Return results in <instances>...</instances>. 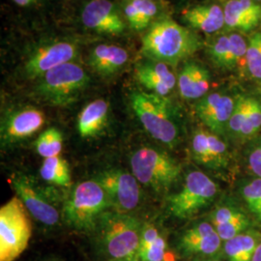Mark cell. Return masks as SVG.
I'll list each match as a JSON object with an SVG mask.
<instances>
[{
  "mask_svg": "<svg viewBox=\"0 0 261 261\" xmlns=\"http://www.w3.org/2000/svg\"><path fill=\"white\" fill-rule=\"evenodd\" d=\"M195 33L168 18L155 21L142 40V53L152 60L176 65L200 47Z\"/></svg>",
  "mask_w": 261,
  "mask_h": 261,
  "instance_id": "cell-1",
  "label": "cell"
},
{
  "mask_svg": "<svg viewBox=\"0 0 261 261\" xmlns=\"http://www.w3.org/2000/svg\"><path fill=\"white\" fill-rule=\"evenodd\" d=\"M142 228L137 218L113 211L102 215L95 230L101 250L111 260L138 257Z\"/></svg>",
  "mask_w": 261,
  "mask_h": 261,
  "instance_id": "cell-2",
  "label": "cell"
},
{
  "mask_svg": "<svg viewBox=\"0 0 261 261\" xmlns=\"http://www.w3.org/2000/svg\"><path fill=\"white\" fill-rule=\"evenodd\" d=\"M108 196L97 180L77 184L66 200L63 217L66 223L80 231H95L98 222L110 208Z\"/></svg>",
  "mask_w": 261,
  "mask_h": 261,
  "instance_id": "cell-3",
  "label": "cell"
},
{
  "mask_svg": "<svg viewBox=\"0 0 261 261\" xmlns=\"http://www.w3.org/2000/svg\"><path fill=\"white\" fill-rule=\"evenodd\" d=\"M130 106L150 136L167 145H174L179 130L165 97L142 91L130 95Z\"/></svg>",
  "mask_w": 261,
  "mask_h": 261,
  "instance_id": "cell-4",
  "label": "cell"
},
{
  "mask_svg": "<svg viewBox=\"0 0 261 261\" xmlns=\"http://www.w3.org/2000/svg\"><path fill=\"white\" fill-rule=\"evenodd\" d=\"M90 77L82 66L69 62L39 79L36 93L47 103L66 107L75 102L88 86Z\"/></svg>",
  "mask_w": 261,
  "mask_h": 261,
  "instance_id": "cell-5",
  "label": "cell"
},
{
  "mask_svg": "<svg viewBox=\"0 0 261 261\" xmlns=\"http://www.w3.org/2000/svg\"><path fill=\"white\" fill-rule=\"evenodd\" d=\"M19 196L0 208V261H15L28 248L32 225Z\"/></svg>",
  "mask_w": 261,
  "mask_h": 261,
  "instance_id": "cell-6",
  "label": "cell"
},
{
  "mask_svg": "<svg viewBox=\"0 0 261 261\" xmlns=\"http://www.w3.org/2000/svg\"><path fill=\"white\" fill-rule=\"evenodd\" d=\"M130 168L140 184L157 192L169 189L181 174V166L176 160L149 146L140 147L133 153Z\"/></svg>",
  "mask_w": 261,
  "mask_h": 261,
  "instance_id": "cell-7",
  "label": "cell"
},
{
  "mask_svg": "<svg viewBox=\"0 0 261 261\" xmlns=\"http://www.w3.org/2000/svg\"><path fill=\"white\" fill-rule=\"evenodd\" d=\"M218 196V186L201 171L188 173L184 185L168 198V209L173 217L189 220L212 204Z\"/></svg>",
  "mask_w": 261,
  "mask_h": 261,
  "instance_id": "cell-8",
  "label": "cell"
},
{
  "mask_svg": "<svg viewBox=\"0 0 261 261\" xmlns=\"http://www.w3.org/2000/svg\"><path fill=\"white\" fill-rule=\"evenodd\" d=\"M96 180L103 187L114 212L128 213L140 203V182L133 173L119 168L101 172Z\"/></svg>",
  "mask_w": 261,
  "mask_h": 261,
  "instance_id": "cell-9",
  "label": "cell"
},
{
  "mask_svg": "<svg viewBox=\"0 0 261 261\" xmlns=\"http://www.w3.org/2000/svg\"><path fill=\"white\" fill-rule=\"evenodd\" d=\"M79 56V47L71 41H55L38 47L24 63L28 79H40L58 66L72 62Z\"/></svg>",
  "mask_w": 261,
  "mask_h": 261,
  "instance_id": "cell-10",
  "label": "cell"
},
{
  "mask_svg": "<svg viewBox=\"0 0 261 261\" xmlns=\"http://www.w3.org/2000/svg\"><path fill=\"white\" fill-rule=\"evenodd\" d=\"M236 100L222 92L206 94L198 100L195 111L198 119L211 133L221 137L227 130Z\"/></svg>",
  "mask_w": 261,
  "mask_h": 261,
  "instance_id": "cell-11",
  "label": "cell"
},
{
  "mask_svg": "<svg viewBox=\"0 0 261 261\" xmlns=\"http://www.w3.org/2000/svg\"><path fill=\"white\" fill-rule=\"evenodd\" d=\"M248 42L240 33L221 35L208 45V56L215 65L233 70L236 68L246 69V56Z\"/></svg>",
  "mask_w": 261,
  "mask_h": 261,
  "instance_id": "cell-12",
  "label": "cell"
},
{
  "mask_svg": "<svg viewBox=\"0 0 261 261\" xmlns=\"http://www.w3.org/2000/svg\"><path fill=\"white\" fill-rule=\"evenodd\" d=\"M11 184L28 212L41 224L54 226L59 222V213L46 197L34 188L27 176L21 174L13 175Z\"/></svg>",
  "mask_w": 261,
  "mask_h": 261,
  "instance_id": "cell-13",
  "label": "cell"
},
{
  "mask_svg": "<svg viewBox=\"0 0 261 261\" xmlns=\"http://www.w3.org/2000/svg\"><path fill=\"white\" fill-rule=\"evenodd\" d=\"M222 239L209 222H201L186 230L180 241V251L193 257H213L221 251Z\"/></svg>",
  "mask_w": 261,
  "mask_h": 261,
  "instance_id": "cell-14",
  "label": "cell"
},
{
  "mask_svg": "<svg viewBox=\"0 0 261 261\" xmlns=\"http://www.w3.org/2000/svg\"><path fill=\"white\" fill-rule=\"evenodd\" d=\"M84 27L98 33L120 34L125 24L114 4L110 0H91L82 13Z\"/></svg>",
  "mask_w": 261,
  "mask_h": 261,
  "instance_id": "cell-15",
  "label": "cell"
},
{
  "mask_svg": "<svg viewBox=\"0 0 261 261\" xmlns=\"http://www.w3.org/2000/svg\"><path fill=\"white\" fill-rule=\"evenodd\" d=\"M136 75L141 85L161 97L167 98L177 84V77L168 64L149 59L136 67Z\"/></svg>",
  "mask_w": 261,
  "mask_h": 261,
  "instance_id": "cell-16",
  "label": "cell"
},
{
  "mask_svg": "<svg viewBox=\"0 0 261 261\" xmlns=\"http://www.w3.org/2000/svg\"><path fill=\"white\" fill-rule=\"evenodd\" d=\"M45 121V113L35 108L28 107L13 112L3 126L2 140L13 142L28 139L37 133Z\"/></svg>",
  "mask_w": 261,
  "mask_h": 261,
  "instance_id": "cell-17",
  "label": "cell"
},
{
  "mask_svg": "<svg viewBox=\"0 0 261 261\" xmlns=\"http://www.w3.org/2000/svg\"><path fill=\"white\" fill-rule=\"evenodd\" d=\"M224 25L244 32L261 22V4L255 0H227L224 6Z\"/></svg>",
  "mask_w": 261,
  "mask_h": 261,
  "instance_id": "cell-18",
  "label": "cell"
},
{
  "mask_svg": "<svg viewBox=\"0 0 261 261\" xmlns=\"http://www.w3.org/2000/svg\"><path fill=\"white\" fill-rule=\"evenodd\" d=\"M177 85L182 98L199 100L209 90L210 74L203 66L196 62H187L178 75Z\"/></svg>",
  "mask_w": 261,
  "mask_h": 261,
  "instance_id": "cell-19",
  "label": "cell"
},
{
  "mask_svg": "<svg viewBox=\"0 0 261 261\" xmlns=\"http://www.w3.org/2000/svg\"><path fill=\"white\" fill-rule=\"evenodd\" d=\"M129 60L128 51L121 47L102 44L91 50L88 62L96 73L103 76L119 72Z\"/></svg>",
  "mask_w": 261,
  "mask_h": 261,
  "instance_id": "cell-20",
  "label": "cell"
},
{
  "mask_svg": "<svg viewBox=\"0 0 261 261\" xmlns=\"http://www.w3.org/2000/svg\"><path fill=\"white\" fill-rule=\"evenodd\" d=\"M184 19L196 30L213 34L224 27V8L218 4H202L187 10Z\"/></svg>",
  "mask_w": 261,
  "mask_h": 261,
  "instance_id": "cell-21",
  "label": "cell"
},
{
  "mask_svg": "<svg viewBox=\"0 0 261 261\" xmlns=\"http://www.w3.org/2000/svg\"><path fill=\"white\" fill-rule=\"evenodd\" d=\"M110 105L98 99L86 105L79 114L77 130L82 138H94L103 130L109 119Z\"/></svg>",
  "mask_w": 261,
  "mask_h": 261,
  "instance_id": "cell-22",
  "label": "cell"
},
{
  "mask_svg": "<svg viewBox=\"0 0 261 261\" xmlns=\"http://www.w3.org/2000/svg\"><path fill=\"white\" fill-rule=\"evenodd\" d=\"M260 243V236L255 231H245L224 242V251L227 261H252Z\"/></svg>",
  "mask_w": 261,
  "mask_h": 261,
  "instance_id": "cell-23",
  "label": "cell"
},
{
  "mask_svg": "<svg viewBox=\"0 0 261 261\" xmlns=\"http://www.w3.org/2000/svg\"><path fill=\"white\" fill-rule=\"evenodd\" d=\"M157 12V4L151 0H128L124 5V15L130 28L137 31L147 28Z\"/></svg>",
  "mask_w": 261,
  "mask_h": 261,
  "instance_id": "cell-24",
  "label": "cell"
},
{
  "mask_svg": "<svg viewBox=\"0 0 261 261\" xmlns=\"http://www.w3.org/2000/svg\"><path fill=\"white\" fill-rule=\"evenodd\" d=\"M40 175L47 183L59 187L71 186V171L67 161L60 156L44 160Z\"/></svg>",
  "mask_w": 261,
  "mask_h": 261,
  "instance_id": "cell-25",
  "label": "cell"
},
{
  "mask_svg": "<svg viewBox=\"0 0 261 261\" xmlns=\"http://www.w3.org/2000/svg\"><path fill=\"white\" fill-rule=\"evenodd\" d=\"M227 130L236 137L250 138L254 136L248 118V97L238 96Z\"/></svg>",
  "mask_w": 261,
  "mask_h": 261,
  "instance_id": "cell-26",
  "label": "cell"
},
{
  "mask_svg": "<svg viewBox=\"0 0 261 261\" xmlns=\"http://www.w3.org/2000/svg\"><path fill=\"white\" fill-rule=\"evenodd\" d=\"M63 147V136L56 128H48L44 130L36 141L38 154L43 158L59 156Z\"/></svg>",
  "mask_w": 261,
  "mask_h": 261,
  "instance_id": "cell-27",
  "label": "cell"
},
{
  "mask_svg": "<svg viewBox=\"0 0 261 261\" xmlns=\"http://www.w3.org/2000/svg\"><path fill=\"white\" fill-rule=\"evenodd\" d=\"M241 196L251 214L261 223V178L245 183L241 187Z\"/></svg>",
  "mask_w": 261,
  "mask_h": 261,
  "instance_id": "cell-28",
  "label": "cell"
},
{
  "mask_svg": "<svg viewBox=\"0 0 261 261\" xmlns=\"http://www.w3.org/2000/svg\"><path fill=\"white\" fill-rule=\"evenodd\" d=\"M246 69L252 79L261 81V32L252 34L248 41Z\"/></svg>",
  "mask_w": 261,
  "mask_h": 261,
  "instance_id": "cell-29",
  "label": "cell"
},
{
  "mask_svg": "<svg viewBox=\"0 0 261 261\" xmlns=\"http://www.w3.org/2000/svg\"><path fill=\"white\" fill-rule=\"evenodd\" d=\"M209 152L211 159V169H221L227 166L229 154L227 146L219 136L208 132Z\"/></svg>",
  "mask_w": 261,
  "mask_h": 261,
  "instance_id": "cell-30",
  "label": "cell"
},
{
  "mask_svg": "<svg viewBox=\"0 0 261 261\" xmlns=\"http://www.w3.org/2000/svg\"><path fill=\"white\" fill-rule=\"evenodd\" d=\"M192 155L198 165L211 168L208 132L197 130L194 134L192 140Z\"/></svg>",
  "mask_w": 261,
  "mask_h": 261,
  "instance_id": "cell-31",
  "label": "cell"
},
{
  "mask_svg": "<svg viewBox=\"0 0 261 261\" xmlns=\"http://www.w3.org/2000/svg\"><path fill=\"white\" fill-rule=\"evenodd\" d=\"M244 217H247V215L238 206L226 203L221 204L215 208L214 211L209 217V223L216 228L220 225L229 224L231 222L242 219Z\"/></svg>",
  "mask_w": 261,
  "mask_h": 261,
  "instance_id": "cell-32",
  "label": "cell"
},
{
  "mask_svg": "<svg viewBox=\"0 0 261 261\" xmlns=\"http://www.w3.org/2000/svg\"><path fill=\"white\" fill-rule=\"evenodd\" d=\"M167 242L163 236L147 245H140L138 252L140 261H166L168 254L167 252Z\"/></svg>",
  "mask_w": 261,
  "mask_h": 261,
  "instance_id": "cell-33",
  "label": "cell"
},
{
  "mask_svg": "<svg viewBox=\"0 0 261 261\" xmlns=\"http://www.w3.org/2000/svg\"><path fill=\"white\" fill-rule=\"evenodd\" d=\"M250 224H251L250 218L247 216V217H244L242 219H239L237 221L231 222L229 224L220 225V226L216 227L215 229H216L217 233L219 234L222 241L226 242V241L234 238L235 236L247 231Z\"/></svg>",
  "mask_w": 261,
  "mask_h": 261,
  "instance_id": "cell-34",
  "label": "cell"
},
{
  "mask_svg": "<svg viewBox=\"0 0 261 261\" xmlns=\"http://www.w3.org/2000/svg\"><path fill=\"white\" fill-rule=\"evenodd\" d=\"M248 118L253 135L261 129V103L256 99L248 97Z\"/></svg>",
  "mask_w": 261,
  "mask_h": 261,
  "instance_id": "cell-35",
  "label": "cell"
},
{
  "mask_svg": "<svg viewBox=\"0 0 261 261\" xmlns=\"http://www.w3.org/2000/svg\"><path fill=\"white\" fill-rule=\"evenodd\" d=\"M248 166L255 176L261 178V141L251 150L248 157Z\"/></svg>",
  "mask_w": 261,
  "mask_h": 261,
  "instance_id": "cell-36",
  "label": "cell"
},
{
  "mask_svg": "<svg viewBox=\"0 0 261 261\" xmlns=\"http://www.w3.org/2000/svg\"><path fill=\"white\" fill-rule=\"evenodd\" d=\"M14 3H16L18 6L20 7H27L31 4H33L36 0H13Z\"/></svg>",
  "mask_w": 261,
  "mask_h": 261,
  "instance_id": "cell-37",
  "label": "cell"
},
{
  "mask_svg": "<svg viewBox=\"0 0 261 261\" xmlns=\"http://www.w3.org/2000/svg\"><path fill=\"white\" fill-rule=\"evenodd\" d=\"M252 261H261V241L256 247V250L252 256Z\"/></svg>",
  "mask_w": 261,
  "mask_h": 261,
  "instance_id": "cell-38",
  "label": "cell"
},
{
  "mask_svg": "<svg viewBox=\"0 0 261 261\" xmlns=\"http://www.w3.org/2000/svg\"><path fill=\"white\" fill-rule=\"evenodd\" d=\"M190 261H221L214 257H193Z\"/></svg>",
  "mask_w": 261,
  "mask_h": 261,
  "instance_id": "cell-39",
  "label": "cell"
},
{
  "mask_svg": "<svg viewBox=\"0 0 261 261\" xmlns=\"http://www.w3.org/2000/svg\"><path fill=\"white\" fill-rule=\"evenodd\" d=\"M108 261H140L138 257L136 258H126V259H111V260Z\"/></svg>",
  "mask_w": 261,
  "mask_h": 261,
  "instance_id": "cell-40",
  "label": "cell"
},
{
  "mask_svg": "<svg viewBox=\"0 0 261 261\" xmlns=\"http://www.w3.org/2000/svg\"><path fill=\"white\" fill-rule=\"evenodd\" d=\"M166 261H173V258L171 257V255H170V254H168V258L166 259Z\"/></svg>",
  "mask_w": 261,
  "mask_h": 261,
  "instance_id": "cell-41",
  "label": "cell"
},
{
  "mask_svg": "<svg viewBox=\"0 0 261 261\" xmlns=\"http://www.w3.org/2000/svg\"><path fill=\"white\" fill-rule=\"evenodd\" d=\"M255 1H257V2H261V0H255Z\"/></svg>",
  "mask_w": 261,
  "mask_h": 261,
  "instance_id": "cell-42",
  "label": "cell"
},
{
  "mask_svg": "<svg viewBox=\"0 0 261 261\" xmlns=\"http://www.w3.org/2000/svg\"><path fill=\"white\" fill-rule=\"evenodd\" d=\"M151 1H154V0H151Z\"/></svg>",
  "mask_w": 261,
  "mask_h": 261,
  "instance_id": "cell-43",
  "label": "cell"
}]
</instances>
